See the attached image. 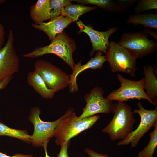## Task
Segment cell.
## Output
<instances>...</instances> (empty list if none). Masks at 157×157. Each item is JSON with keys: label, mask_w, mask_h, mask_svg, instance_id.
<instances>
[{"label": "cell", "mask_w": 157, "mask_h": 157, "mask_svg": "<svg viewBox=\"0 0 157 157\" xmlns=\"http://www.w3.org/2000/svg\"><path fill=\"white\" fill-rule=\"evenodd\" d=\"M62 117L52 135V137L56 138V144L60 146L92 127L100 117L99 115H94L79 119L72 108H69Z\"/></svg>", "instance_id": "6da1fadb"}, {"label": "cell", "mask_w": 157, "mask_h": 157, "mask_svg": "<svg viewBox=\"0 0 157 157\" xmlns=\"http://www.w3.org/2000/svg\"><path fill=\"white\" fill-rule=\"evenodd\" d=\"M111 112L113 117L109 123L102 130L109 135L111 140H123L133 131L135 119L131 107L124 102L113 104Z\"/></svg>", "instance_id": "7a4b0ae2"}, {"label": "cell", "mask_w": 157, "mask_h": 157, "mask_svg": "<svg viewBox=\"0 0 157 157\" xmlns=\"http://www.w3.org/2000/svg\"><path fill=\"white\" fill-rule=\"evenodd\" d=\"M76 49L74 41L63 31L57 34L49 44L36 47L23 56L26 58H35L47 54H54L61 58L72 71L75 64L73 54Z\"/></svg>", "instance_id": "3957f363"}, {"label": "cell", "mask_w": 157, "mask_h": 157, "mask_svg": "<svg viewBox=\"0 0 157 157\" xmlns=\"http://www.w3.org/2000/svg\"><path fill=\"white\" fill-rule=\"evenodd\" d=\"M105 56L112 72H121L132 77L135 76L138 69L137 58L118 43L110 42Z\"/></svg>", "instance_id": "277c9868"}, {"label": "cell", "mask_w": 157, "mask_h": 157, "mask_svg": "<svg viewBox=\"0 0 157 157\" xmlns=\"http://www.w3.org/2000/svg\"><path fill=\"white\" fill-rule=\"evenodd\" d=\"M34 70L44 81L49 89L56 92L69 86L70 76L51 63L38 60L34 65Z\"/></svg>", "instance_id": "5b68a950"}, {"label": "cell", "mask_w": 157, "mask_h": 157, "mask_svg": "<svg viewBox=\"0 0 157 157\" xmlns=\"http://www.w3.org/2000/svg\"><path fill=\"white\" fill-rule=\"evenodd\" d=\"M121 84L120 87L110 92L106 97L110 101L124 102L132 99L140 100L142 99L148 101L157 107L147 95L144 88V78L138 81L127 79L119 74L117 75Z\"/></svg>", "instance_id": "8992f818"}, {"label": "cell", "mask_w": 157, "mask_h": 157, "mask_svg": "<svg viewBox=\"0 0 157 157\" xmlns=\"http://www.w3.org/2000/svg\"><path fill=\"white\" fill-rule=\"evenodd\" d=\"M144 31L135 33L125 32L118 43L128 50L137 59L154 53L157 48L156 41L148 38Z\"/></svg>", "instance_id": "52a82bcc"}, {"label": "cell", "mask_w": 157, "mask_h": 157, "mask_svg": "<svg viewBox=\"0 0 157 157\" xmlns=\"http://www.w3.org/2000/svg\"><path fill=\"white\" fill-rule=\"evenodd\" d=\"M40 109L34 107L31 110L28 119L33 124L34 130L31 135V143L34 147H42L48 144L56 128L61 121L62 116L58 119L52 122L44 121L40 119Z\"/></svg>", "instance_id": "ba28073f"}, {"label": "cell", "mask_w": 157, "mask_h": 157, "mask_svg": "<svg viewBox=\"0 0 157 157\" xmlns=\"http://www.w3.org/2000/svg\"><path fill=\"white\" fill-rule=\"evenodd\" d=\"M137 105L138 109H134L133 112L140 116V122L135 130H133L124 139L117 143L118 146L131 144V147H136L140 139L154 126L157 121V107L153 110H149L145 109L140 101L138 103Z\"/></svg>", "instance_id": "9c48e42d"}, {"label": "cell", "mask_w": 157, "mask_h": 157, "mask_svg": "<svg viewBox=\"0 0 157 157\" xmlns=\"http://www.w3.org/2000/svg\"><path fill=\"white\" fill-rule=\"evenodd\" d=\"M104 91L101 87L93 88L84 96L85 107L78 118L79 119L94 115L99 113L109 114L111 112L112 101L104 97Z\"/></svg>", "instance_id": "30bf717a"}, {"label": "cell", "mask_w": 157, "mask_h": 157, "mask_svg": "<svg viewBox=\"0 0 157 157\" xmlns=\"http://www.w3.org/2000/svg\"><path fill=\"white\" fill-rule=\"evenodd\" d=\"M14 41L11 29L6 44L0 50V82L19 71V58L14 48Z\"/></svg>", "instance_id": "8fae6325"}, {"label": "cell", "mask_w": 157, "mask_h": 157, "mask_svg": "<svg viewBox=\"0 0 157 157\" xmlns=\"http://www.w3.org/2000/svg\"><path fill=\"white\" fill-rule=\"evenodd\" d=\"M76 24L80 29L78 33H85L90 40L92 49L89 56H93L95 52L97 51H100L106 54L109 45V37L116 32L118 29L117 27H112L107 31H99L94 29L91 26L85 25L81 20L76 22Z\"/></svg>", "instance_id": "7c38bea8"}, {"label": "cell", "mask_w": 157, "mask_h": 157, "mask_svg": "<svg viewBox=\"0 0 157 157\" xmlns=\"http://www.w3.org/2000/svg\"><path fill=\"white\" fill-rule=\"evenodd\" d=\"M102 55L103 53L101 51H97L95 56L91 58L86 64L82 65V60L75 64L72 72L69 75L70 80L68 86L70 92L75 93L78 90L77 78L80 73L88 69L96 70L102 68L104 63L106 61L105 56H103Z\"/></svg>", "instance_id": "4fadbf2b"}, {"label": "cell", "mask_w": 157, "mask_h": 157, "mask_svg": "<svg viewBox=\"0 0 157 157\" xmlns=\"http://www.w3.org/2000/svg\"><path fill=\"white\" fill-rule=\"evenodd\" d=\"M73 22L67 17L60 15L50 19L47 22L32 23L31 26L33 28L45 33L51 42L57 34L62 32Z\"/></svg>", "instance_id": "5bb4252c"}, {"label": "cell", "mask_w": 157, "mask_h": 157, "mask_svg": "<svg viewBox=\"0 0 157 157\" xmlns=\"http://www.w3.org/2000/svg\"><path fill=\"white\" fill-rule=\"evenodd\" d=\"M155 69L151 64L144 66V88L148 97L157 106V78Z\"/></svg>", "instance_id": "9a60e30c"}, {"label": "cell", "mask_w": 157, "mask_h": 157, "mask_svg": "<svg viewBox=\"0 0 157 157\" xmlns=\"http://www.w3.org/2000/svg\"><path fill=\"white\" fill-rule=\"evenodd\" d=\"M27 80L28 84L42 98L50 99L54 97L55 92L47 88L43 80L35 71L28 73Z\"/></svg>", "instance_id": "2e32d148"}, {"label": "cell", "mask_w": 157, "mask_h": 157, "mask_svg": "<svg viewBox=\"0 0 157 157\" xmlns=\"http://www.w3.org/2000/svg\"><path fill=\"white\" fill-rule=\"evenodd\" d=\"M50 0H38L30 8L31 18L34 23L43 22L51 19Z\"/></svg>", "instance_id": "e0dca14e"}, {"label": "cell", "mask_w": 157, "mask_h": 157, "mask_svg": "<svg viewBox=\"0 0 157 157\" xmlns=\"http://www.w3.org/2000/svg\"><path fill=\"white\" fill-rule=\"evenodd\" d=\"M126 22L128 24H132L135 26L138 24L142 25L146 28L157 30V13H135L129 17Z\"/></svg>", "instance_id": "ac0fdd59"}, {"label": "cell", "mask_w": 157, "mask_h": 157, "mask_svg": "<svg viewBox=\"0 0 157 157\" xmlns=\"http://www.w3.org/2000/svg\"><path fill=\"white\" fill-rule=\"evenodd\" d=\"M96 6H86L81 4L68 5L62 10L61 15L70 19L73 22H77L79 17L97 8Z\"/></svg>", "instance_id": "d6986e66"}, {"label": "cell", "mask_w": 157, "mask_h": 157, "mask_svg": "<svg viewBox=\"0 0 157 157\" xmlns=\"http://www.w3.org/2000/svg\"><path fill=\"white\" fill-rule=\"evenodd\" d=\"M0 136L13 137L28 144L31 143V135L26 130L11 128L2 123H0Z\"/></svg>", "instance_id": "ffe728a7"}, {"label": "cell", "mask_w": 157, "mask_h": 157, "mask_svg": "<svg viewBox=\"0 0 157 157\" xmlns=\"http://www.w3.org/2000/svg\"><path fill=\"white\" fill-rule=\"evenodd\" d=\"M154 126V130L149 134L150 140L148 144L138 153V157H153V154L157 146V121Z\"/></svg>", "instance_id": "44dd1931"}, {"label": "cell", "mask_w": 157, "mask_h": 157, "mask_svg": "<svg viewBox=\"0 0 157 157\" xmlns=\"http://www.w3.org/2000/svg\"><path fill=\"white\" fill-rule=\"evenodd\" d=\"M71 0H51L50 8L51 19L61 15L63 9L71 4Z\"/></svg>", "instance_id": "7402d4cb"}, {"label": "cell", "mask_w": 157, "mask_h": 157, "mask_svg": "<svg viewBox=\"0 0 157 157\" xmlns=\"http://www.w3.org/2000/svg\"><path fill=\"white\" fill-rule=\"evenodd\" d=\"M134 9L135 13H141L151 9H157V0L137 1Z\"/></svg>", "instance_id": "603a6c76"}, {"label": "cell", "mask_w": 157, "mask_h": 157, "mask_svg": "<svg viewBox=\"0 0 157 157\" xmlns=\"http://www.w3.org/2000/svg\"><path fill=\"white\" fill-rule=\"evenodd\" d=\"M70 144V140L65 142L60 146L61 149L57 157H69L68 149Z\"/></svg>", "instance_id": "cb8c5ba5"}, {"label": "cell", "mask_w": 157, "mask_h": 157, "mask_svg": "<svg viewBox=\"0 0 157 157\" xmlns=\"http://www.w3.org/2000/svg\"><path fill=\"white\" fill-rule=\"evenodd\" d=\"M85 151L90 157H109L107 154H99L87 148L85 149Z\"/></svg>", "instance_id": "d4e9b609"}, {"label": "cell", "mask_w": 157, "mask_h": 157, "mask_svg": "<svg viewBox=\"0 0 157 157\" xmlns=\"http://www.w3.org/2000/svg\"><path fill=\"white\" fill-rule=\"evenodd\" d=\"M5 33L4 27L0 22V50L2 47V45L4 41Z\"/></svg>", "instance_id": "484cf974"}, {"label": "cell", "mask_w": 157, "mask_h": 157, "mask_svg": "<svg viewBox=\"0 0 157 157\" xmlns=\"http://www.w3.org/2000/svg\"><path fill=\"white\" fill-rule=\"evenodd\" d=\"M13 76L7 77L0 82V90L5 88L13 79Z\"/></svg>", "instance_id": "4316f807"}, {"label": "cell", "mask_w": 157, "mask_h": 157, "mask_svg": "<svg viewBox=\"0 0 157 157\" xmlns=\"http://www.w3.org/2000/svg\"><path fill=\"white\" fill-rule=\"evenodd\" d=\"M0 157H33L31 154H17L14 156H10L0 152Z\"/></svg>", "instance_id": "83f0119b"}, {"label": "cell", "mask_w": 157, "mask_h": 157, "mask_svg": "<svg viewBox=\"0 0 157 157\" xmlns=\"http://www.w3.org/2000/svg\"><path fill=\"white\" fill-rule=\"evenodd\" d=\"M143 31L147 34H149L153 36L157 41V33L155 32L153 30L149 28H145Z\"/></svg>", "instance_id": "f1b7e54d"}, {"label": "cell", "mask_w": 157, "mask_h": 157, "mask_svg": "<svg viewBox=\"0 0 157 157\" xmlns=\"http://www.w3.org/2000/svg\"><path fill=\"white\" fill-rule=\"evenodd\" d=\"M48 144H46L43 147L45 153V157H50L48 154L47 151V146Z\"/></svg>", "instance_id": "f546056e"}]
</instances>
